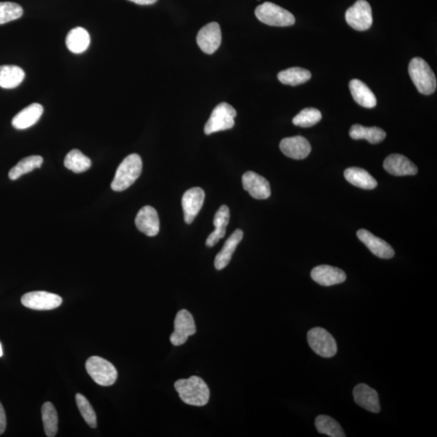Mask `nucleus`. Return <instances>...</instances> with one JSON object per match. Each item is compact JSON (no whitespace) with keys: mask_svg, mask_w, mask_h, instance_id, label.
I'll list each match as a JSON object with an SVG mask.
<instances>
[{"mask_svg":"<svg viewBox=\"0 0 437 437\" xmlns=\"http://www.w3.org/2000/svg\"><path fill=\"white\" fill-rule=\"evenodd\" d=\"M358 238L369 249L374 255L384 260H389L395 255L394 249L384 240L377 238L368 230L360 229Z\"/></svg>","mask_w":437,"mask_h":437,"instance_id":"nucleus-16","label":"nucleus"},{"mask_svg":"<svg viewBox=\"0 0 437 437\" xmlns=\"http://www.w3.org/2000/svg\"><path fill=\"white\" fill-rule=\"evenodd\" d=\"M23 8L12 2H0V25L19 19L23 15Z\"/></svg>","mask_w":437,"mask_h":437,"instance_id":"nucleus-34","label":"nucleus"},{"mask_svg":"<svg viewBox=\"0 0 437 437\" xmlns=\"http://www.w3.org/2000/svg\"><path fill=\"white\" fill-rule=\"evenodd\" d=\"M136 225L138 230L148 236H157L160 231V220L157 210L151 206L142 208L137 214Z\"/></svg>","mask_w":437,"mask_h":437,"instance_id":"nucleus-17","label":"nucleus"},{"mask_svg":"<svg viewBox=\"0 0 437 437\" xmlns=\"http://www.w3.org/2000/svg\"><path fill=\"white\" fill-rule=\"evenodd\" d=\"M311 278L323 286H333L340 284L347 279L345 272L337 267L321 265L314 267L311 271Z\"/></svg>","mask_w":437,"mask_h":437,"instance_id":"nucleus-15","label":"nucleus"},{"mask_svg":"<svg viewBox=\"0 0 437 437\" xmlns=\"http://www.w3.org/2000/svg\"><path fill=\"white\" fill-rule=\"evenodd\" d=\"M175 390L180 399L186 404L203 407L210 399V390L202 378L192 376L175 382Z\"/></svg>","mask_w":437,"mask_h":437,"instance_id":"nucleus-1","label":"nucleus"},{"mask_svg":"<svg viewBox=\"0 0 437 437\" xmlns=\"http://www.w3.org/2000/svg\"><path fill=\"white\" fill-rule=\"evenodd\" d=\"M312 77L309 70L302 68H291L280 71L278 74L279 82L287 86H297L305 84Z\"/></svg>","mask_w":437,"mask_h":437,"instance_id":"nucleus-28","label":"nucleus"},{"mask_svg":"<svg viewBox=\"0 0 437 437\" xmlns=\"http://www.w3.org/2000/svg\"><path fill=\"white\" fill-rule=\"evenodd\" d=\"M244 189L256 199H269L271 194L269 182L258 173L249 171L242 176Z\"/></svg>","mask_w":437,"mask_h":437,"instance_id":"nucleus-13","label":"nucleus"},{"mask_svg":"<svg viewBox=\"0 0 437 437\" xmlns=\"http://www.w3.org/2000/svg\"><path fill=\"white\" fill-rule=\"evenodd\" d=\"M86 367L89 376L98 385L110 386L117 380V369L108 360L100 356H92L88 359Z\"/></svg>","mask_w":437,"mask_h":437,"instance_id":"nucleus-5","label":"nucleus"},{"mask_svg":"<svg viewBox=\"0 0 437 437\" xmlns=\"http://www.w3.org/2000/svg\"><path fill=\"white\" fill-rule=\"evenodd\" d=\"M353 396L355 403L367 411L378 413L381 411L377 392L366 384H359L354 388Z\"/></svg>","mask_w":437,"mask_h":437,"instance_id":"nucleus-19","label":"nucleus"},{"mask_svg":"<svg viewBox=\"0 0 437 437\" xmlns=\"http://www.w3.org/2000/svg\"><path fill=\"white\" fill-rule=\"evenodd\" d=\"M21 303L24 306L34 310H51L60 307L62 299L56 294L38 291L25 294L21 297Z\"/></svg>","mask_w":437,"mask_h":437,"instance_id":"nucleus-9","label":"nucleus"},{"mask_svg":"<svg viewBox=\"0 0 437 437\" xmlns=\"http://www.w3.org/2000/svg\"><path fill=\"white\" fill-rule=\"evenodd\" d=\"M7 425L6 414L1 403H0V435L5 431Z\"/></svg>","mask_w":437,"mask_h":437,"instance_id":"nucleus-36","label":"nucleus"},{"mask_svg":"<svg viewBox=\"0 0 437 437\" xmlns=\"http://www.w3.org/2000/svg\"><path fill=\"white\" fill-rule=\"evenodd\" d=\"M43 111V106L38 103L31 104L25 107L13 118L12 121L13 127L17 130H25V129L33 127L42 117Z\"/></svg>","mask_w":437,"mask_h":437,"instance_id":"nucleus-20","label":"nucleus"},{"mask_svg":"<svg viewBox=\"0 0 437 437\" xmlns=\"http://www.w3.org/2000/svg\"><path fill=\"white\" fill-rule=\"evenodd\" d=\"M345 177L351 184L364 190L375 189L377 182L371 175L363 168L351 167L347 168Z\"/></svg>","mask_w":437,"mask_h":437,"instance_id":"nucleus-25","label":"nucleus"},{"mask_svg":"<svg viewBox=\"0 0 437 437\" xmlns=\"http://www.w3.org/2000/svg\"><path fill=\"white\" fill-rule=\"evenodd\" d=\"M128 1L139 4V5H151L157 3L158 0H128Z\"/></svg>","mask_w":437,"mask_h":437,"instance_id":"nucleus-37","label":"nucleus"},{"mask_svg":"<svg viewBox=\"0 0 437 437\" xmlns=\"http://www.w3.org/2000/svg\"><path fill=\"white\" fill-rule=\"evenodd\" d=\"M42 418L46 435L49 437L55 436L58 432V414L55 407L50 402L45 403L42 408Z\"/></svg>","mask_w":437,"mask_h":437,"instance_id":"nucleus-32","label":"nucleus"},{"mask_svg":"<svg viewBox=\"0 0 437 437\" xmlns=\"http://www.w3.org/2000/svg\"><path fill=\"white\" fill-rule=\"evenodd\" d=\"M3 355V347H2L1 342H0V358H1Z\"/></svg>","mask_w":437,"mask_h":437,"instance_id":"nucleus-38","label":"nucleus"},{"mask_svg":"<svg viewBox=\"0 0 437 437\" xmlns=\"http://www.w3.org/2000/svg\"><path fill=\"white\" fill-rule=\"evenodd\" d=\"M75 400H77V404L80 414L86 421L87 425L90 426L92 429L97 427V416L93 410L92 405L88 402V400L82 394H77L75 396Z\"/></svg>","mask_w":437,"mask_h":437,"instance_id":"nucleus-35","label":"nucleus"},{"mask_svg":"<svg viewBox=\"0 0 437 437\" xmlns=\"http://www.w3.org/2000/svg\"><path fill=\"white\" fill-rule=\"evenodd\" d=\"M410 77L418 89L423 95H431L436 90V78L427 62L422 58H414L408 66Z\"/></svg>","mask_w":437,"mask_h":437,"instance_id":"nucleus-3","label":"nucleus"},{"mask_svg":"<svg viewBox=\"0 0 437 437\" xmlns=\"http://www.w3.org/2000/svg\"><path fill=\"white\" fill-rule=\"evenodd\" d=\"M196 333V325L192 314L186 310H182L176 315L175 332L171 336L173 345L181 346Z\"/></svg>","mask_w":437,"mask_h":437,"instance_id":"nucleus-10","label":"nucleus"},{"mask_svg":"<svg viewBox=\"0 0 437 437\" xmlns=\"http://www.w3.org/2000/svg\"><path fill=\"white\" fill-rule=\"evenodd\" d=\"M43 158L40 155H30L20 160L19 163L9 171L8 177L12 181L17 180L22 175L41 168Z\"/></svg>","mask_w":437,"mask_h":437,"instance_id":"nucleus-29","label":"nucleus"},{"mask_svg":"<svg viewBox=\"0 0 437 437\" xmlns=\"http://www.w3.org/2000/svg\"><path fill=\"white\" fill-rule=\"evenodd\" d=\"M347 23L352 29L365 31L371 28L373 25L372 8L366 0H358L347 9L345 14Z\"/></svg>","mask_w":437,"mask_h":437,"instance_id":"nucleus-8","label":"nucleus"},{"mask_svg":"<svg viewBox=\"0 0 437 437\" xmlns=\"http://www.w3.org/2000/svg\"><path fill=\"white\" fill-rule=\"evenodd\" d=\"M222 41L221 26L216 22H211L203 27L197 35V43L201 50L212 55L220 47Z\"/></svg>","mask_w":437,"mask_h":437,"instance_id":"nucleus-11","label":"nucleus"},{"mask_svg":"<svg viewBox=\"0 0 437 437\" xmlns=\"http://www.w3.org/2000/svg\"><path fill=\"white\" fill-rule=\"evenodd\" d=\"M255 15L262 23L271 26L287 27L295 24V17L291 12L271 2L257 7Z\"/></svg>","mask_w":437,"mask_h":437,"instance_id":"nucleus-4","label":"nucleus"},{"mask_svg":"<svg viewBox=\"0 0 437 437\" xmlns=\"http://www.w3.org/2000/svg\"><path fill=\"white\" fill-rule=\"evenodd\" d=\"M322 119V114L319 110L315 108H306L302 110L295 118L292 123L296 126L301 127H311L319 123Z\"/></svg>","mask_w":437,"mask_h":437,"instance_id":"nucleus-33","label":"nucleus"},{"mask_svg":"<svg viewBox=\"0 0 437 437\" xmlns=\"http://www.w3.org/2000/svg\"><path fill=\"white\" fill-rule=\"evenodd\" d=\"M230 220L229 208L226 205H223L216 213L214 217L213 224L215 226V230L209 235L206 245L208 247H212L216 245L218 240L225 238L226 234V227L229 225Z\"/></svg>","mask_w":437,"mask_h":437,"instance_id":"nucleus-22","label":"nucleus"},{"mask_svg":"<svg viewBox=\"0 0 437 437\" xmlns=\"http://www.w3.org/2000/svg\"><path fill=\"white\" fill-rule=\"evenodd\" d=\"M352 97L360 105L364 108H373L377 105V98L367 84L359 79H352L349 83Z\"/></svg>","mask_w":437,"mask_h":437,"instance_id":"nucleus-21","label":"nucleus"},{"mask_svg":"<svg viewBox=\"0 0 437 437\" xmlns=\"http://www.w3.org/2000/svg\"><path fill=\"white\" fill-rule=\"evenodd\" d=\"M349 135L351 139L366 140L373 145L379 144L386 137V133L381 128L377 127H365L359 124H355L351 127Z\"/></svg>","mask_w":437,"mask_h":437,"instance_id":"nucleus-27","label":"nucleus"},{"mask_svg":"<svg viewBox=\"0 0 437 437\" xmlns=\"http://www.w3.org/2000/svg\"><path fill=\"white\" fill-rule=\"evenodd\" d=\"M90 35L86 29L77 27L70 31L66 38L68 50L74 53H82L87 51L90 45Z\"/></svg>","mask_w":437,"mask_h":437,"instance_id":"nucleus-24","label":"nucleus"},{"mask_svg":"<svg viewBox=\"0 0 437 437\" xmlns=\"http://www.w3.org/2000/svg\"><path fill=\"white\" fill-rule=\"evenodd\" d=\"M315 426L320 434L332 437L346 436L340 423L334 421L333 418L325 416V414L316 418Z\"/></svg>","mask_w":437,"mask_h":437,"instance_id":"nucleus-31","label":"nucleus"},{"mask_svg":"<svg viewBox=\"0 0 437 437\" xmlns=\"http://www.w3.org/2000/svg\"><path fill=\"white\" fill-rule=\"evenodd\" d=\"M64 166L66 168L75 173H82L90 168L92 162L82 151L78 149H73L66 154L64 160Z\"/></svg>","mask_w":437,"mask_h":437,"instance_id":"nucleus-30","label":"nucleus"},{"mask_svg":"<svg viewBox=\"0 0 437 437\" xmlns=\"http://www.w3.org/2000/svg\"><path fill=\"white\" fill-rule=\"evenodd\" d=\"M279 148L285 155L294 160L306 158L312 150L310 142L300 136L285 138L280 142Z\"/></svg>","mask_w":437,"mask_h":437,"instance_id":"nucleus-14","label":"nucleus"},{"mask_svg":"<svg viewBox=\"0 0 437 437\" xmlns=\"http://www.w3.org/2000/svg\"><path fill=\"white\" fill-rule=\"evenodd\" d=\"M142 168V162L140 155L136 153L129 155L119 164L111 188L116 192L128 189L140 177Z\"/></svg>","mask_w":437,"mask_h":437,"instance_id":"nucleus-2","label":"nucleus"},{"mask_svg":"<svg viewBox=\"0 0 437 437\" xmlns=\"http://www.w3.org/2000/svg\"><path fill=\"white\" fill-rule=\"evenodd\" d=\"M308 342L316 354L322 358H331L338 351L337 342L327 329L321 327L311 329L308 332Z\"/></svg>","mask_w":437,"mask_h":437,"instance_id":"nucleus-7","label":"nucleus"},{"mask_svg":"<svg viewBox=\"0 0 437 437\" xmlns=\"http://www.w3.org/2000/svg\"><path fill=\"white\" fill-rule=\"evenodd\" d=\"M243 238V232L240 229H236L233 234L227 238L224 247L218 253L215 260V267L218 271L223 270L229 265L233 257V254L238 247V244L242 242Z\"/></svg>","mask_w":437,"mask_h":437,"instance_id":"nucleus-23","label":"nucleus"},{"mask_svg":"<svg viewBox=\"0 0 437 437\" xmlns=\"http://www.w3.org/2000/svg\"><path fill=\"white\" fill-rule=\"evenodd\" d=\"M205 193L200 187H194L186 191L182 199V208L186 224L190 225L197 216L203 205Z\"/></svg>","mask_w":437,"mask_h":437,"instance_id":"nucleus-12","label":"nucleus"},{"mask_svg":"<svg viewBox=\"0 0 437 437\" xmlns=\"http://www.w3.org/2000/svg\"><path fill=\"white\" fill-rule=\"evenodd\" d=\"M25 73L20 66L14 65L0 66V87L6 89L15 88L23 82Z\"/></svg>","mask_w":437,"mask_h":437,"instance_id":"nucleus-26","label":"nucleus"},{"mask_svg":"<svg viewBox=\"0 0 437 437\" xmlns=\"http://www.w3.org/2000/svg\"><path fill=\"white\" fill-rule=\"evenodd\" d=\"M383 166L388 173L395 176L416 175L418 173L416 164L401 154L390 155L385 160Z\"/></svg>","mask_w":437,"mask_h":437,"instance_id":"nucleus-18","label":"nucleus"},{"mask_svg":"<svg viewBox=\"0 0 437 437\" xmlns=\"http://www.w3.org/2000/svg\"><path fill=\"white\" fill-rule=\"evenodd\" d=\"M236 116V111L234 107L222 102L213 110L210 118L205 125V134L211 135L218 132L229 130L234 127Z\"/></svg>","mask_w":437,"mask_h":437,"instance_id":"nucleus-6","label":"nucleus"}]
</instances>
